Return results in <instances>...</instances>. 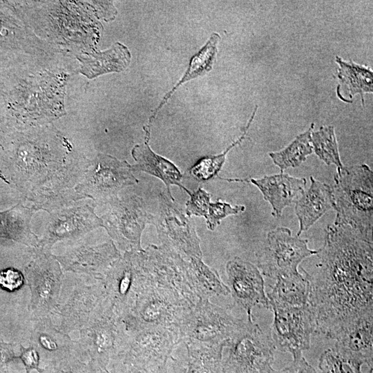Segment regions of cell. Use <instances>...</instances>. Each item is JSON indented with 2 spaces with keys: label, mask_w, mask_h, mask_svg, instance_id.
Instances as JSON below:
<instances>
[{
  "label": "cell",
  "mask_w": 373,
  "mask_h": 373,
  "mask_svg": "<svg viewBox=\"0 0 373 373\" xmlns=\"http://www.w3.org/2000/svg\"><path fill=\"white\" fill-rule=\"evenodd\" d=\"M332 187L336 218L334 224L347 225L372 238L373 173L366 164L336 170Z\"/></svg>",
  "instance_id": "obj_5"
},
{
  "label": "cell",
  "mask_w": 373,
  "mask_h": 373,
  "mask_svg": "<svg viewBox=\"0 0 373 373\" xmlns=\"http://www.w3.org/2000/svg\"><path fill=\"white\" fill-rule=\"evenodd\" d=\"M309 282L308 307L314 333L336 340L373 319V242L347 225H329Z\"/></svg>",
  "instance_id": "obj_1"
},
{
  "label": "cell",
  "mask_w": 373,
  "mask_h": 373,
  "mask_svg": "<svg viewBox=\"0 0 373 373\" xmlns=\"http://www.w3.org/2000/svg\"><path fill=\"white\" fill-rule=\"evenodd\" d=\"M220 39V37L217 33L212 35L204 47L193 57L187 72L171 92L166 96L165 100L162 102L159 108L163 105L164 102H166L174 90L182 84L191 79L202 76L211 69L217 52V44Z\"/></svg>",
  "instance_id": "obj_33"
},
{
  "label": "cell",
  "mask_w": 373,
  "mask_h": 373,
  "mask_svg": "<svg viewBox=\"0 0 373 373\" xmlns=\"http://www.w3.org/2000/svg\"><path fill=\"white\" fill-rule=\"evenodd\" d=\"M191 310L173 291L152 281L140 296L131 313L121 321L126 332L155 327L179 329Z\"/></svg>",
  "instance_id": "obj_8"
},
{
  "label": "cell",
  "mask_w": 373,
  "mask_h": 373,
  "mask_svg": "<svg viewBox=\"0 0 373 373\" xmlns=\"http://www.w3.org/2000/svg\"><path fill=\"white\" fill-rule=\"evenodd\" d=\"M339 350L372 367L373 319L361 321L341 334L336 340Z\"/></svg>",
  "instance_id": "obj_29"
},
{
  "label": "cell",
  "mask_w": 373,
  "mask_h": 373,
  "mask_svg": "<svg viewBox=\"0 0 373 373\" xmlns=\"http://www.w3.org/2000/svg\"><path fill=\"white\" fill-rule=\"evenodd\" d=\"M222 373H271L276 347L271 335L247 320L227 341Z\"/></svg>",
  "instance_id": "obj_6"
},
{
  "label": "cell",
  "mask_w": 373,
  "mask_h": 373,
  "mask_svg": "<svg viewBox=\"0 0 373 373\" xmlns=\"http://www.w3.org/2000/svg\"><path fill=\"white\" fill-rule=\"evenodd\" d=\"M313 128L314 124H312L307 131L297 136L285 149L269 154L281 172L287 168L300 166L312 153L311 134Z\"/></svg>",
  "instance_id": "obj_30"
},
{
  "label": "cell",
  "mask_w": 373,
  "mask_h": 373,
  "mask_svg": "<svg viewBox=\"0 0 373 373\" xmlns=\"http://www.w3.org/2000/svg\"><path fill=\"white\" fill-rule=\"evenodd\" d=\"M242 181H249L259 189L264 199L271 204L272 215L276 218L282 216L286 207L296 202L307 185L305 178H294L282 173Z\"/></svg>",
  "instance_id": "obj_23"
},
{
  "label": "cell",
  "mask_w": 373,
  "mask_h": 373,
  "mask_svg": "<svg viewBox=\"0 0 373 373\" xmlns=\"http://www.w3.org/2000/svg\"><path fill=\"white\" fill-rule=\"evenodd\" d=\"M226 271L230 293L246 312L248 321H253L252 309L256 306L269 309L264 279L257 267L236 257L227 263Z\"/></svg>",
  "instance_id": "obj_19"
},
{
  "label": "cell",
  "mask_w": 373,
  "mask_h": 373,
  "mask_svg": "<svg viewBox=\"0 0 373 373\" xmlns=\"http://www.w3.org/2000/svg\"><path fill=\"white\" fill-rule=\"evenodd\" d=\"M33 4L38 9L32 8L38 12L30 8L28 17L36 19H26L25 23L39 39L41 37V41L47 35L44 42L47 44V41H51L50 46L63 54L66 52L67 45L69 50L70 41L72 44L76 42L82 52L90 51L87 48V30L90 29L91 17L87 14L86 2L48 1Z\"/></svg>",
  "instance_id": "obj_4"
},
{
  "label": "cell",
  "mask_w": 373,
  "mask_h": 373,
  "mask_svg": "<svg viewBox=\"0 0 373 373\" xmlns=\"http://www.w3.org/2000/svg\"><path fill=\"white\" fill-rule=\"evenodd\" d=\"M274 321L271 337L276 349L290 353L293 358L303 356L309 349L314 333L308 305L294 307H271Z\"/></svg>",
  "instance_id": "obj_17"
},
{
  "label": "cell",
  "mask_w": 373,
  "mask_h": 373,
  "mask_svg": "<svg viewBox=\"0 0 373 373\" xmlns=\"http://www.w3.org/2000/svg\"><path fill=\"white\" fill-rule=\"evenodd\" d=\"M225 345L182 340L168 358L164 373H221Z\"/></svg>",
  "instance_id": "obj_20"
},
{
  "label": "cell",
  "mask_w": 373,
  "mask_h": 373,
  "mask_svg": "<svg viewBox=\"0 0 373 373\" xmlns=\"http://www.w3.org/2000/svg\"><path fill=\"white\" fill-rule=\"evenodd\" d=\"M82 199L49 213V220L37 248L51 252L59 241H76L91 230L103 227V222L95 213L96 204Z\"/></svg>",
  "instance_id": "obj_14"
},
{
  "label": "cell",
  "mask_w": 373,
  "mask_h": 373,
  "mask_svg": "<svg viewBox=\"0 0 373 373\" xmlns=\"http://www.w3.org/2000/svg\"><path fill=\"white\" fill-rule=\"evenodd\" d=\"M111 369H108L109 373H162L147 367L124 362L122 360L116 359L110 363Z\"/></svg>",
  "instance_id": "obj_41"
},
{
  "label": "cell",
  "mask_w": 373,
  "mask_h": 373,
  "mask_svg": "<svg viewBox=\"0 0 373 373\" xmlns=\"http://www.w3.org/2000/svg\"><path fill=\"white\" fill-rule=\"evenodd\" d=\"M20 346L19 358L23 362L26 373H30L32 370H36L38 373H41L43 369L40 365V356L38 352L32 346L24 347L21 345Z\"/></svg>",
  "instance_id": "obj_40"
},
{
  "label": "cell",
  "mask_w": 373,
  "mask_h": 373,
  "mask_svg": "<svg viewBox=\"0 0 373 373\" xmlns=\"http://www.w3.org/2000/svg\"><path fill=\"white\" fill-rule=\"evenodd\" d=\"M309 282L303 271L282 276L267 294L269 309L271 307H294L308 305Z\"/></svg>",
  "instance_id": "obj_28"
},
{
  "label": "cell",
  "mask_w": 373,
  "mask_h": 373,
  "mask_svg": "<svg viewBox=\"0 0 373 373\" xmlns=\"http://www.w3.org/2000/svg\"><path fill=\"white\" fill-rule=\"evenodd\" d=\"M64 55H50L30 59L8 95L10 129L21 131L44 126L65 113L66 85L69 77Z\"/></svg>",
  "instance_id": "obj_3"
},
{
  "label": "cell",
  "mask_w": 373,
  "mask_h": 373,
  "mask_svg": "<svg viewBox=\"0 0 373 373\" xmlns=\"http://www.w3.org/2000/svg\"><path fill=\"white\" fill-rule=\"evenodd\" d=\"M363 363L336 346L325 350L320 356L321 373H362Z\"/></svg>",
  "instance_id": "obj_34"
},
{
  "label": "cell",
  "mask_w": 373,
  "mask_h": 373,
  "mask_svg": "<svg viewBox=\"0 0 373 373\" xmlns=\"http://www.w3.org/2000/svg\"><path fill=\"white\" fill-rule=\"evenodd\" d=\"M307 243V240L293 236L287 227L270 231L263 248L257 254L260 271L274 280L299 273L298 267L301 262L318 252L309 249Z\"/></svg>",
  "instance_id": "obj_12"
},
{
  "label": "cell",
  "mask_w": 373,
  "mask_h": 373,
  "mask_svg": "<svg viewBox=\"0 0 373 373\" xmlns=\"http://www.w3.org/2000/svg\"><path fill=\"white\" fill-rule=\"evenodd\" d=\"M111 208L101 218L112 240L125 252L140 251L141 235L151 215L145 211L144 202L138 196H130L110 203Z\"/></svg>",
  "instance_id": "obj_15"
},
{
  "label": "cell",
  "mask_w": 373,
  "mask_h": 373,
  "mask_svg": "<svg viewBox=\"0 0 373 373\" xmlns=\"http://www.w3.org/2000/svg\"><path fill=\"white\" fill-rule=\"evenodd\" d=\"M245 209V207L242 205L231 206L229 203L221 201L210 202L204 216L208 228L210 230H214L222 219L229 216L243 212Z\"/></svg>",
  "instance_id": "obj_37"
},
{
  "label": "cell",
  "mask_w": 373,
  "mask_h": 373,
  "mask_svg": "<svg viewBox=\"0 0 373 373\" xmlns=\"http://www.w3.org/2000/svg\"><path fill=\"white\" fill-rule=\"evenodd\" d=\"M17 345L0 341V373H6L8 363L15 358H18L14 351Z\"/></svg>",
  "instance_id": "obj_43"
},
{
  "label": "cell",
  "mask_w": 373,
  "mask_h": 373,
  "mask_svg": "<svg viewBox=\"0 0 373 373\" xmlns=\"http://www.w3.org/2000/svg\"><path fill=\"white\" fill-rule=\"evenodd\" d=\"M77 341L86 361H93L108 370L110 363L124 353L128 334L111 303L79 330Z\"/></svg>",
  "instance_id": "obj_7"
},
{
  "label": "cell",
  "mask_w": 373,
  "mask_h": 373,
  "mask_svg": "<svg viewBox=\"0 0 373 373\" xmlns=\"http://www.w3.org/2000/svg\"><path fill=\"white\" fill-rule=\"evenodd\" d=\"M190 196V200L186 204L187 215L204 217L210 202L209 193L199 188L195 192L191 193Z\"/></svg>",
  "instance_id": "obj_38"
},
{
  "label": "cell",
  "mask_w": 373,
  "mask_h": 373,
  "mask_svg": "<svg viewBox=\"0 0 373 373\" xmlns=\"http://www.w3.org/2000/svg\"><path fill=\"white\" fill-rule=\"evenodd\" d=\"M271 373H317V372L309 365L304 358L303 355L296 358H294L291 365Z\"/></svg>",
  "instance_id": "obj_42"
},
{
  "label": "cell",
  "mask_w": 373,
  "mask_h": 373,
  "mask_svg": "<svg viewBox=\"0 0 373 373\" xmlns=\"http://www.w3.org/2000/svg\"><path fill=\"white\" fill-rule=\"evenodd\" d=\"M245 133L246 132H245ZM245 135V134L230 146L223 153L217 156H209L201 159L190 169L191 175L198 181L202 182L207 181L213 178L218 174L222 168V166L225 161V156L227 152L232 146L238 144L244 138Z\"/></svg>",
  "instance_id": "obj_36"
},
{
  "label": "cell",
  "mask_w": 373,
  "mask_h": 373,
  "mask_svg": "<svg viewBox=\"0 0 373 373\" xmlns=\"http://www.w3.org/2000/svg\"><path fill=\"white\" fill-rule=\"evenodd\" d=\"M35 211L19 202L10 209L0 211V238L37 247L39 238L32 231L31 218Z\"/></svg>",
  "instance_id": "obj_27"
},
{
  "label": "cell",
  "mask_w": 373,
  "mask_h": 373,
  "mask_svg": "<svg viewBox=\"0 0 373 373\" xmlns=\"http://www.w3.org/2000/svg\"><path fill=\"white\" fill-rule=\"evenodd\" d=\"M24 275L12 267L0 271V287L9 292L19 289L25 283Z\"/></svg>",
  "instance_id": "obj_39"
},
{
  "label": "cell",
  "mask_w": 373,
  "mask_h": 373,
  "mask_svg": "<svg viewBox=\"0 0 373 373\" xmlns=\"http://www.w3.org/2000/svg\"><path fill=\"white\" fill-rule=\"evenodd\" d=\"M311 142L316 155L326 164H334L336 170L343 167L334 126H322L318 131L312 132Z\"/></svg>",
  "instance_id": "obj_32"
},
{
  "label": "cell",
  "mask_w": 373,
  "mask_h": 373,
  "mask_svg": "<svg viewBox=\"0 0 373 373\" xmlns=\"http://www.w3.org/2000/svg\"><path fill=\"white\" fill-rule=\"evenodd\" d=\"M75 57L79 61V72L89 79L121 71L128 66L131 60L128 48L119 42L105 51L84 52Z\"/></svg>",
  "instance_id": "obj_25"
},
{
  "label": "cell",
  "mask_w": 373,
  "mask_h": 373,
  "mask_svg": "<svg viewBox=\"0 0 373 373\" xmlns=\"http://www.w3.org/2000/svg\"><path fill=\"white\" fill-rule=\"evenodd\" d=\"M138 182L133 175L131 165L108 155L99 153L90 160L82 180L75 191L84 199L96 204L111 203L118 192L126 186Z\"/></svg>",
  "instance_id": "obj_11"
},
{
  "label": "cell",
  "mask_w": 373,
  "mask_h": 373,
  "mask_svg": "<svg viewBox=\"0 0 373 373\" xmlns=\"http://www.w3.org/2000/svg\"><path fill=\"white\" fill-rule=\"evenodd\" d=\"M121 254L113 241L97 245L78 244L64 254L55 256L62 270L86 274L101 280Z\"/></svg>",
  "instance_id": "obj_21"
},
{
  "label": "cell",
  "mask_w": 373,
  "mask_h": 373,
  "mask_svg": "<svg viewBox=\"0 0 373 373\" xmlns=\"http://www.w3.org/2000/svg\"><path fill=\"white\" fill-rule=\"evenodd\" d=\"M41 373H109L93 361L71 356L44 367Z\"/></svg>",
  "instance_id": "obj_35"
},
{
  "label": "cell",
  "mask_w": 373,
  "mask_h": 373,
  "mask_svg": "<svg viewBox=\"0 0 373 373\" xmlns=\"http://www.w3.org/2000/svg\"><path fill=\"white\" fill-rule=\"evenodd\" d=\"M127 333L126 349L117 359L162 373L170 354L182 341L180 330L174 327H155Z\"/></svg>",
  "instance_id": "obj_16"
},
{
  "label": "cell",
  "mask_w": 373,
  "mask_h": 373,
  "mask_svg": "<svg viewBox=\"0 0 373 373\" xmlns=\"http://www.w3.org/2000/svg\"><path fill=\"white\" fill-rule=\"evenodd\" d=\"M90 160L52 124L10 132L0 144V180L35 212L84 199L75 191Z\"/></svg>",
  "instance_id": "obj_2"
},
{
  "label": "cell",
  "mask_w": 373,
  "mask_h": 373,
  "mask_svg": "<svg viewBox=\"0 0 373 373\" xmlns=\"http://www.w3.org/2000/svg\"><path fill=\"white\" fill-rule=\"evenodd\" d=\"M100 280L91 285L78 283L64 303H59L52 314L58 316V329L66 333L80 330L108 304Z\"/></svg>",
  "instance_id": "obj_18"
},
{
  "label": "cell",
  "mask_w": 373,
  "mask_h": 373,
  "mask_svg": "<svg viewBox=\"0 0 373 373\" xmlns=\"http://www.w3.org/2000/svg\"><path fill=\"white\" fill-rule=\"evenodd\" d=\"M10 132L12 130L7 121L0 117V144Z\"/></svg>",
  "instance_id": "obj_44"
},
{
  "label": "cell",
  "mask_w": 373,
  "mask_h": 373,
  "mask_svg": "<svg viewBox=\"0 0 373 373\" xmlns=\"http://www.w3.org/2000/svg\"><path fill=\"white\" fill-rule=\"evenodd\" d=\"M32 320L30 345L38 352L40 365L45 367L51 363L71 356H77L86 361L77 341H73L68 334L58 329L50 316Z\"/></svg>",
  "instance_id": "obj_22"
},
{
  "label": "cell",
  "mask_w": 373,
  "mask_h": 373,
  "mask_svg": "<svg viewBox=\"0 0 373 373\" xmlns=\"http://www.w3.org/2000/svg\"><path fill=\"white\" fill-rule=\"evenodd\" d=\"M209 299L201 300L186 316L179 330L182 340L197 343H227L245 323Z\"/></svg>",
  "instance_id": "obj_13"
},
{
  "label": "cell",
  "mask_w": 373,
  "mask_h": 373,
  "mask_svg": "<svg viewBox=\"0 0 373 373\" xmlns=\"http://www.w3.org/2000/svg\"><path fill=\"white\" fill-rule=\"evenodd\" d=\"M142 251L125 252L100 280L106 298L121 320L131 313L140 296L152 283L143 265Z\"/></svg>",
  "instance_id": "obj_9"
},
{
  "label": "cell",
  "mask_w": 373,
  "mask_h": 373,
  "mask_svg": "<svg viewBox=\"0 0 373 373\" xmlns=\"http://www.w3.org/2000/svg\"><path fill=\"white\" fill-rule=\"evenodd\" d=\"M310 186L296 201L295 213L299 222L296 236L309 229L327 211L334 209L332 187L314 177H310Z\"/></svg>",
  "instance_id": "obj_24"
},
{
  "label": "cell",
  "mask_w": 373,
  "mask_h": 373,
  "mask_svg": "<svg viewBox=\"0 0 373 373\" xmlns=\"http://www.w3.org/2000/svg\"><path fill=\"white\" fill-rule=\"evenodd\" d=\"M32 258L24 268L30 290L28 309L32 319L52 314L59 305L64 274L51 252L32 248Z\"/></svg>",
  "instance_id": "obj_10"
},
{
  "label": "cell",
  "mask_w": 373,
  "mask_h": 373,
  "mask_svg": "<svg viewBox=\"0 0 373 373\" xmlns=\"http://www.w3.org/2000/svg\"><path fill=\"white\" fill-rule=\"evenodd\" d=\"M132 155L136 162L135 164L131 165L133 171H143L160 179L169 192L171 185H176L189 195L191 194L182 185V175L178 169L170 161L153 152L147 142L136 145L132 151Z\"/></svg>",
  "instance_id": "obj_26"
},
{
  "label": "cell",
  "mask_w": 373,
  "mask_h": 373,
  "mask_svg": "<svg viewBox=\"0 0 373 373\" xmlns=\"http://www.w3.org/2000/svg\"><path fill=\"white\" fill-rule=\"evenodd\" d=\"M336 61L339 65L338 78L347 86L350 96L359 93L363 103V94L372 92V72L352 61L345 62L339 57H336Z\"/></svg>",
  "instance_id": "obj_31"
}]
</instances>
